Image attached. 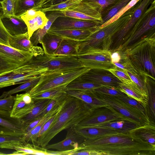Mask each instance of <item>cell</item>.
<instances>
[{"mask_svg":"<svg viewBox=\"0 0 155 155\" xmlns=\"http://www.w3.org/2000/svg\"><path fill=\"white\" fill-rule=\"evenodd\" d=\"M97 151L101 155H155V146L146 142L130 132L86 139L78 150Z\"/></svg>","mask_w":155,"mask_h":155,"instance_id":"cell-1","label":"cell"},{"mask_svg":"<svg viewBox=\"0 0 155 155\" xmlns=\"http://www.w3.org/2000/svg\"><path fill=\"white\" fill-rule=\"evenodd\" d=\"M93 108L80 99L67 94L53 122L46 131L38 138L37 145L45 148L61 131L77 126L90 114Z\"/></svg>","mask_w":155,"mask_h":155,"instance_id":"cell-2","label":"cell"},{"mask_svg":"<svg viewBox=\"0 0 155 155\" xmlns=\"http://www.w3.org/2000/svg\"><path fill=\"white\" fill-rule=\"evenodd\" d=\"M119 51L141 74L155 80V36L144 38L129 48Z\"/></svg>","mask_w":155,"mask_h":155,"instance_id":"cell-3","label":"cell"},{"mask_svg":"<svg viewBox=\"0 0 155 155\" xmlns=\"http://www.w3.org/2000/svg\"><path fill=\"white\" fill-rule=\"evenodd\" d=\"M131 8L114 22L98 28L84 40L78 41V55L92 49L109 50L112 36L127 22L131 15Z\"/></svg>","mask_w":155,"mask_h":155,"instance_id":"cell-4","label":"cell"},{"mask_svg":"<svg viewBox=\"0 0 155 155\" xmlns=\"http://www.w3.org/2000/svg\"><path fill=\"white\" fill-rule=\"evenodd\" d=\"M154 36L155 1L136 22L117 51H124L144 38Z\"/></svg>","mask_w":155,"mask_h":155,"instance_id":"cell-5","label":"cell"},{"mask_svg":"<svg viewBox=\"0 0 155 155\" xmlns=\"http://www.w3.org/2000/svg\"><path fill=\"white\" fill-rule=\"evenodd\" d=\"M89 69L86 67L41 75L38 83L28 91L31 96L57 88L64 89L71 81Z\"/></svg>","mask_w":155,"mask_h":155,"instance_id":"cell-6","label":"cell"},{"mask_svg":"<svg viewBox=\"0 0 155 155\" xmlns=\"http://www.w3.org/2000/svg\"><path fill=\"white\" fill-rule=\"evenodd\" d=\"M30 61L39 68H46L47 71L44 74L78 69L84 67L77 56H51L44 54L33 57Z\"/></svg>","mask_w":155,"mask_h":155,"instance_id":"cell-7","label":"cell"},{"mask_svg":"<svg viewBox=\"0 0 155 155\" xmlns=\"http://www.w3.org/2000/svg\"><path fill=\"white\" fill-rule=\"evenodd\" d=\"M91 93L107 105L113 107L125 117L133 120L139 127L150 123L148 117L140 111L123 101L118 97L97 93L93 91Z\"/></svg>","mask_w":155,"mask_h":155,"instance_id":"cell-8","label":"cell"},{"mask_svg":"<svg viewBox=\"0 0 155 155\" xmlns=\"http://www.w3.org/2000/svg\"><path fill=\"white\" fill-rule=\"evenodd\" d=\"M33 56L4 44L0 39V73L15 69L29 61Z\"/></svg>","mask_w":155,"mask_h":155,"instance_id":"cell-9","label":"cell"},{"mask_svg":"<svg viewBox=\"0 0 155 155\" xmlns=\"http://www.w3.org/2000/svg\"><path fill=\"white\" fill-rule=\"evenodd\" d=\"M155 0H140L131 8L130 16L127 22L112 37L109 51H117L133 27L151 4Z\"/></svg>","mask_w":155,"mask_h":155,"instance_id":"cell-10","label":"cell"},{"mask_svg":"<svg viewBox=\"0 0 155 155\" xmlns=\"http://www.w3.org/2000/svg\"><path fill=\"white\" fill-rule=\"evenodd\" d=\"M118 120H126L134 122L119 113L112 107L107 105L93 108L90 114L77 126L79 127L93 126L105 122Z\"/></svg>","mask_w":155,"mask_h":155,"instance_id":"cell-11","label":"cell"},{"mask_svg":"<svg viewBox=\"0 0 155 155\" xmlns=\"http://www.w3.org/2000/svg\"><path fill=\"white\" fill-rule=\"evenodd\" d=\"M111 54L109 50L92 49L77 57L84 67L108 70L116 67L111 62Z\"/></svg>","mask_w":155,"mask_h":155,"instance_id":"cell-12","label":"cell"},{"mask_svg":"<svg viewBox=\"0 0 155 155\" xmlns=\"http://www.w3.org/2000/svg\"><path fill=\"white\" fill-rule=\"evenodd\" d=\"M47 70L46 68H39L29 61L13 70V77L8 81L0 84V88L23 84L44 74Z\"/></svg>","mask_w":155,"mask_h":155,"instance_id":"cell-13","label":"cell"},{"mask_svg":"<svg viewBox=\"0 0 155 155\" xmlns=\"http://www.w3.org/2000/svg\"><path fill=\"white\" fill-rule=\"evenodd\" d=\"M28 125L11 116V112L0 110V134L23 136Z\"/></svg>","mask_w":155,"mask_h":155,"instance_id":"cell-14","label":"cell"},{"mask_svg":"<svg viewBox=\"0 0 155 155\" xmlns=\"http://www.w3.org/2000/svg\"><path fill=\"white\" fill-rule=\"evenodd\" d=\"M101 25L100 24L94 21L61 16L54 21L50 29L96 30Z\"/></svg>","mask_w":155,"mask_h":155,"instance_id":"cell-15","label":"cell"},{"mask_svg":"<svg viewBox=\"0 0 155 155\" xmlns=\"http://www.w3.org/2000/svg\"><path fill=\"white\" fill-rule=\"evenodd\" d=\"M83 79L100 84L117 88L122 82L110 71L103 69H90L80 76Z\"/></svg>","mask_w":155,"mask_h":155,"instance_id":"cell-16","label":"cell"},{"mask_svg":"<svg viewBox=\"0 0 155 155\" xmlns=\"http://www.w3.org/2000/svg\"><path fill=\"white\" fill-rule=\"evenodd\" d=\"M74 127L67 129V134L64 140L55 143L48 144L45 148L61 151L78 150L80 144L86 139L76 131Z\"/></svg>","mask_w":155,"mask_h":155,"instance_id":"cell-17","label":"cell"},{"mask_svg":"<svg viewBox=\"0 0 155 155\" xmlns=\"http://www.w3.org/2000/svg\"><path fill=\"white\" fill-rule=\"evenodd\" d=\"M9 46L15 49L29 52L33 57L43 55V49L38 46L33 45L30 40L28 32L23 34L10 35Z\"/></svg>","mask_w":155,"mask_h":155,"instance_id":"cell-18","label":"cell"},{"mask_svg":"<svg viewBox=\"0 0 155 155\" xmlns=\"http://www.w3.org/2000/svg\"><path fill=\"white\" fill-rule=\"evenodd\" d=\"M34 106V101L28 92L17 94L11 112V116L21 119L30 113Z\"/></svg>","mask_w":155,"mask_h":155,"instance_id":"cell-19","label":"cell"},{"mask_svg":"<svg viewBox=\"0 0 155 155\" xmlns=\"http://www.w3.org/2000/svg\"><path fill=\"white\" fill-rule=\"evenodd\" d=\"M0 148L14 150L16 151L8 155L33 154L42 155L45 149L25 141H13L0 145Z\"/></svg>","mask_w":155,"mask_h":155,"instance_id":"cell-20","label":"cell"},{"mask_svg":"<svg viewBox=\"0 0 155 155\" xmlns=\"http://www.w3.org/2000/svg\"><path fill=\"white\" fill-rule=\"evenodd\" d=\"M76 131L85 139H92L121 133L115 129L100 127H74Z\"/></svg>","mask_w":155,"mask_h":155,"instance_id":"cell-21","label":"cell"},{"mask_svg":"<svg viewBox=\"0 0 155 155\" xmlns=\"http://www.w3.org/2000/svg\"><path fill=\"white\" fill-rule=\"evenodd\" d=\"M3 25L9 34L11 36L28 32L26 25L21 17L15 15L1 18Z\"/></svg>","mask_w":155,"mask_h":155,"instance_id":"cell-22","label":"cell"},{"mask_svg":"<svg viewBox=\"0 0 155 155\" xmlns=\"http://www.w3.org/2000/svg\"><path fill=\"white\" fill-rule=\"evenodd\" d=\"M96 30L90 29H49L48 32L63 38L77 41H83Z\"/></svg>","mask_w":155,"mask_h":155,"instance_id":"cell-23","label":"cell"},{"mask_svg":"<svg viewBox=\"0 0 155 155\" xmlns=\"http://www.w3.org/2000/svg\"><path fill=\"white\" fill-rule=\"evenodd\" d=\"M48 21L42 28L35 31L30 38V40L33 45L37 46L43 37L47 33L54 21L59 17L64 16L60 11H52L46 16Z\"/></svg>","mask_w":155,"mask_h":155,"instance_id":"cell-24","label":"cell"},{"mask_svg":"<svg viewBox=\"0 0 155 155\" xmlns=\"http://www.w3.org/2000/svg\"><path fill=\"white\" fill-rule=\"evenodd\" d=\"M62 104L56 106L44 116L38 124L33 129L23 136L25 140L27 143L31 142L37 145V140L40 130L44 124L61 108Z\"/></svg>","mask_w":155,"mask_h":155,"instance_id":"cell-25","label":"cell"},{"mask_svg":"<svg viewBox=\"0 0 155 155\" xmlns=\"http://www.w3.org/2000/svg\"><path fill=\"white\" fill-rule=\"evenodd\" d=\"M148 93V103L146 107L147 116L150 124L155 125V80L147 76L146 81Z\"/></svg>","mask_w":155,"mask_h":155,"instance_id":"cell-26","label":"cell"},{"mask_svg":"<svg viewBox=\"0 0 155 155\" xmlns=\"http://www.w3.org/2000/svg\"><path fill=\"white\" fill-rule=\"evenodd\" d=\"M63 39L57 35L47 32L39 42L42 45L44 54L53 56Z\"/></svg>","mask_w":155,"mask_h":155,"instance_id":"cell-27","label":"cell"},{"mask_svg":"<svg viewBox=\"0 0 155 155\" xmlns=\"http://www.w3.org/2000/svg\"><path fill=\"white\" fill-rule=\"evenodd\" d=\"M129 132L147 143L155 146V125L150 123L137 127Z\"/></svg>","mask_w":155,"mask_h":155,"instance_id":"cell-28","label":"cell"},{"mask_svg":"<svg viewBox=\"0 0 155 155\" xmlns=\"http://www.w3.org/2000/svg\"><path fill=\"white\" fill-rule=\"evenodd\" d=\"M64 90L68 95L80 99L93 108L107 105L94 95L91 91L85 92L75 90Z\"/></svg>","mask_w":155,"mask_h":155,"instance_id":"cell-29","label":"cell"},{"mask_svg":"<svg viewBox=\"0 0 155 155\" xmlns=\"http://www.w3.org/2000/svg\"><path fill=\"white\" fill-rule=\"evenodd\" d=\"M78 41L63 38L58 48L54 53L53 56H77L78 55Z\"/></svg>","mask_w":155,"mask_h":155,"instance_id":"cell-30","label":"cell"},{"mask_svg":"<svg viewBox=\"0 0 155 155\" xmlns=\"http://www.w3.org/2000/svg\"><path fill=\"white\" fill-rule=\"evenodd\" d=\"M101 86L100 84L83 79L80 76L69 83L64 89L88 92L93 91Z\"/></svg>","mask_w":155,"mask_h":155,"instance_id":"cell-31","label":"cell"},{"mask_svg":"<svg viewBox=\"0 0 155 155\" xmlns=\"http://www.w3.org/2000/svg\"><path fill=\"white\" fill-rule=\"evenodd\" d=\"M110 128L122 133H128L139 126L135 123L126 120H118L104 122L95 126Z\"/></svg>","mask_w":155,"mask_h":155,"instance_id":"cell-32","label":"cell"},{"mask_svg":"<svg viewBox=\"0 0 155 155\" xmlns=\"http://www.w3.org/2000/svg\"><path fill=\"white\" fill-rule=\"evenodd\" d=\"M51 99H43L34 100L35 106L31 112L21 119L24 123L28 125L30 123L38 118Z\"/></svg>","mask_w":155,"mask_h":155,"instance_id":"cell-33","label":"cell"},{"mask_svg":"<svg viewBox=\"0 0 155 155\" xmlns=\"http://www.w3.org/2000/svg\"><path fill=\"white\" fill-rule=\"evenodd\" d=\"M48 21L45 12L39 10L38 13L35 16L25 21L27 27L29 38L35 31L43 28Z\"/></svg>","mask_w":155,"mask_h":155,"instance_id":"cell-34","label":"cell"},{"mask_svg":"<svg viewBox=\"0 0 155 155\" xmlns=\"http://www.w3.org/2000/svg\"><path fill=\"white\" fill-rule=\"evenodd\" d=\"M120 0H83V1L96 9L101 15L107 12Z\"/></svg>","mask_w":155,"mask_h":155,"instance_id":"cell-35","label":"cell"},{"mask_svg":"<svg viewBox=\"0 0 155 155\" xmlns=\"http://www.w3.org/2000/svg\"><path fill=\"white\" fill-rule=\"evenodd\" d=\"M41 0H16L15 15L21 17L26 11L31 8L37 9Z\"/></svg>","mask_w":155,"mask_h":155,"instance_id":"cell-36","label":"cell"},{"mask_svg":"<svg viewBox=\"0 0 155 155\" xmlns=\"http://www.w3.org/2000/svg\"><path fill=\"white\" fill-rule=\"evenodd\" d=\"M41 75L37 78L22 84L17 87L8 91L4 92L0 96V99L21 92H27L35 86L39 82Z\"/></svg>","mask_w":155,"mask_h":155,"instance_id":"cell-37","label":"cell"},{"mask_svg":"<svg viewBox=\"0 0 155 155\" xmlns=\"http://www.w3.org/2000/svg\"><path fill=\"white\" fill-rule=\"evenodd\" d=\"M117 88L121 91L124 93L128 96L131 97L140 103L145 107L146 110L148 102L140 94L127 85L122 83L120 84Z\"/></svg>","mask_w":155,"mask_h":155,"instance_id":"cell-38","label":"cell"},{"mask_svg":"<svg viewBox=\"0 0 155 155\" xmlns=\"http://www.w3.org/2000/svg\"><path fill=\"white\" fill-rule=\"evenodd\" d=\"M60 11L63 14L64 16L94 21L99 23L101 25L102 23V21L98 18L82 12L70 10Z\"/></svg>","mask_w":155,"mask_h":155,"instance_id":"cell-39","label":"cell"},{"mask_svg":"<svg viewBox=\"0 0 155 155\" xmlns=\"http://www.w3.org/2000/svg\"><path fill=\"white\" fill-rule=\"evenodd\" d=\"M131 0H120L106 13L102 16V25L108 21L115 16L122 8L127 5Z\"/></svg>","mask_w":155,"mask_h":155,"instance_id":"cell-40","label":"cell"},{"mask_svg":"<svg viewBox=\"0 0 155 155\" xmlns=\"http://www.w3.org/2000/svg\"><path fill=\"white\" fill-rule=\"evenodd\" d=\"M16 0H2L0 2L2 7L1 18L9 17L15 15Z\"/></svg>","mask_w":155,"mask_h":155,"instance_id":"cell-41","label":"cell"},{"mask_svg":"<svg viewBox=\"0 0 155 155\" xmlns=\"http://www.w3.org/2000/svg\"><path fill=\"white\" fill-rule=\"evenodd\" d=\"M93 91L104 94L117 97H124L127 95L115 87L102 85L94 89Z\"/></svg>","mask_w":155,"mask_h":155,"instance_id":"cell-42","label":"cell"},{"mask_svg":"<svg viewBox=\"0 0 155 155\" xmlns=\"http://www.w3.org/2000/svg\"><path fill=\"white\" fill-rule=\"evenodd\" d=\"M64 91V89L57 88L40 93L31 97L33 100L43 99H53L60 95Z\"/></svg>","mask_w":155,"mask_h":155,"instance_id":"cell-43","label":"cell"},{"mask_svg":"<svg viewBox=\"0 0 155 155\" xmlns=\"http://www.w3.org/2000/svg\"><path fill=\"white\" fill-rule=\"evenodd\" d=\"M140 0H131L125 7L122 8L115 16L107 22L101 25L99 28L104 27L114 22L120 17L128 10L134 6Z\"/></svg>","mask_w":155,"mask_h":155,"instance_id":"cell-44","label":"cell"},{"mask_svg":"<svg viewBox=\"0 0 155 155\" xmlns=\"http://www.w3.org/2000/svg\"><path fill=\"white\" fill-rule=\"evenodd\" d=\"M107 70L110 71L122 83L125 84L129 85L132 82L128 75L124 71L116 67Z\"/></svg>","mask_w":155,"mask_h":155,"instance_id":"cell-45","label":"cell"},{"mask_svg":"<svg viewBox=\"0 0 155 155\" xmlns=\"http://www.w3.org/2000/svg\"><path fill=\"white\" fill-rule=\"evenodd\" d=\"M117 97L123 101L137 109L144 115L148 117L145 107L140 102L127 95L124 97Z\"/></svg>","mask_w":155,"mask_h":155,"instance_id":"cell-46","label":"cell"},{"mask_svg":"<svg viewBox=\"0 0 155 155\" xmlns=\"http://www.w3.org/2000/svg\"><path fill=\"white\" fill-rule=\"evenodd\" d=\"M15 96L10 95L0 99V110L11 112L14 104Z\"/></svg>","mask_w":155,"mask_h":155,"instance_id":"cell-47","label":"cell"},{"mask_svg":"<svg viewBox=\"0 0 155 155\" xmlns=\"http://www.w3.org/2000/svg\"><path fill=\"white\" fill-rule=\"evenodd\" d=\"M25 141L23 136L0 134V145L13 141Z\"/></svg>","mask_w":155,"mask_h":155,"instance_id":"cell-48","label":"cell"},{"mask_svg":"<svg viewBox=\"0 0 155 155\" xmlns=\"http://www.w3.org/2000/svg\"><path fill=\"white\" fill-rule=\"evenodd\" d=\"M0 10V39L3 42L4 44L9 46V39L10 35L4 27L1 18Z\"/></svg>","mask_w":155,"mask_h":155,"instance_id":"cell-49","label":"cell"},{"mask_svg":"<svg viewBox=\"0 0 155 155\" xmlns=\"http://www.w3.org/2000/svg\"><path fill=\"white\" fill-rule=\"evenodd\" d=\"M70 0H77L82 1L83 0H41L39 4L37 9L48 7L51 5Z\"/></svg>","mask_w":155,"mask_h":155,"instance_id":"cell-50","label":"cell"},{"mask_svg":"<svg viewBox=\"0 0 155 155\" xmlns=\"http://www.w3.org/2000/svg\"><path fill=\"white\" fill-rule=\"evenodd\" d=\"M39 10L35 8H31L21 16V18L25 21L35 16L38 13Z\"/></svg>","mask_w":155,"mask_h":155,"instance_id":"cell-51","label":"cell"},{"mask_svg":"<svg viewBox=\"0 0 155 155\" xmlns=\"http://www.w3.org/2000/svg\"><path fill=\"white\" fill-rule=\"evenodd\" d=\"M58 112H57L56 114L54 115L43 125L39 133L38 137L41 136L48 129L50 126L51 124L53 122L54 119L56 118Z\"/></svg>","mask_w":155,"mask_h":155,"instance_id":"cell-52","label":"cell"},{"mask_svg":"<svg viewBox=\"0 0 155 155\" xmlns=\"http://www.w3.org/2000/svg\"><path fill=\"white\" fill-rule=\"evenodd\" d=\"M72 155H101L99 152L92 150L87 149L78 150L73 153Z\"/></svg>","mask_w":155,"mask_h":155,"instance_id":"cell-53","label":"cell"},{"mask_svg":"<svg viewBox=\"0 0 155 155\" xmlns=\"http://www.w3.org/2000/svg\"><path fill=\"white\" fill-rule=\"evenodd\" d=\"M12 71L0 73V84L8 81L13 77Z\"/></svg>","mask_w":155,"mask_h":155,"instance_id":"cell-54","label":"cell"},{"mask_svg":"<svg viewBox=\"0 0 155 155\" xmlns=\"http://www.w3.org/2000/svg\"><path fill=\"white\" fill-rule=\"evenodd\" d=\"M76 150H71L68 151H53L47 149V152L48 155H71V154Z\"/></svg>","mask_w":155,"mask_h":155,"instance_id":"cell-55","label":"cell"},{"mask_svg":"<svg viewBox=\"0 0 155 155\" xmlns=\"http://www.w3.org/2000/svg\"><path fill=\"white\" fill-rule=\"evenodd\" d=\"M43 118V117L37 118L28 124L25 129L24 135L27 134L35 127Z\"/></svg>","mask_w":155,"mask_h":155,"instance_id":"cell-56","label":"cell"},{"mask_svg":"<svg viewBox=\"0 0 155 155\" xmlns=\"http://www.w3.org/2000/svg\"><path fill=\"white\" fill-rule=\"evenodd\" d=\"M121 58V56L119 51L111 52V58L112 63L119 62Z\"/></svg>","mask_w":155,"mask_h":155,"instance_id":"cell-57","label":"cell"},{"mask_svg":"<svg viewBox=\"0 0 155 155\" xmlns=\"http://www.w3.org/2000/svg\"><path fill=\"white\" fill-rule=\"evenodd\" d=\"M7 154H5L4 153H3L2 152H0V155H7Z\"/></svg>","mask_w":155,"mask_h":155,"instance_id":"cell-58","label":"cell"},{"mask_svg":"<svg viewBox=\"0 0 155 155\" xmlns=\"http://www.w3.org/2000/svg\"><path fill=\"white\" fill-rule=\"evenodd\" d=\"M1 0H0V1H1ZM2 8L1 5V4H0V10H1V11H2Z\"/></svg>","mask_w":155,"mask_h":155,"instance_id":"cell-59","label":"cell"}]
</instances>
